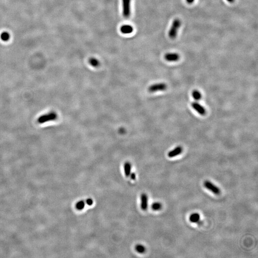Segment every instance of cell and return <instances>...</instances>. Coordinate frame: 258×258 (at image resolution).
I'll list each match as a JSON object with an SVG mask.
<instances>
[{
  "instance_id": "10",
  "label": "cell",
  "mask_w": 258,
  "mask_h": 258,
  "mask_svg": "<svg viewBox=\"0 0 258 258\" xmlns=\"http://www.w3.org/2000/svg\"><path fill=\"white\" fill-rule=\"evenodd\" d=\"M120 31L124 34H130L134 31V28L129 24H124L120 28Z\"/></svg>"
},
{
  "instance_id": "9",
  "label": "cell",
  "mask_w": 258,
  "mask_h": 258,
  "mask_svg": "<svg viewBox=\"0 0 258 258\" xmlns=\"http://www.w3.org/2000/svg\"><path fill=\"white\" fill-rule=\"evenodd\" d=\"M182 151H183V148L181 146H179L176 147L175 148L168 153V157L169 158H173L176 157L177 155L181 154L182 153Z\"/></svg>"
},
{
  "instance_id": "4",
  "label": "cell",
  "mask_w": 258,
  "mask_h": 258,
  "mask_svg": "<svg viewBox=\"0 0 258 258\" xmlns=\"http://www.w3.org/2000/svg\"><path fill=\"white\" fill-rule=\"evenodd\" d=\"M131 2V0H123V14L126 18L130 17Z\"/></svg>"
},
{
  "instance_id": "19",
  "label": "cell",
  "mask_w": 258,
  "mask_h": 258,
  "mask_svg": "<svg viewBox=\"0 0 258 258\" xmlns=\"http://www.w3.org/2000/svg\"><path fill=\"white\" fill-rule=\"evenodd\" d=\"M85 203L87 205H88V206H92L94 202L92 198H89L86 200Z\"/></svg>"
},
{
  "instance_id": "12",
  "label": "cell",
  "mask_w": 258,
  "mask_h": 258,
  "mask_svg": "<svg viewBox=\"0 0 258 258\" xmlns=\"http://www.w3.org/2000/svg\"><path fill=\"white\" fill-rule=\"evenodd\" d=\"M200 215L197 213H193L189 217V221L192 223H197L200 220Z\"/></svg>"
},
{
  "instance_id": "13",
  "label": "cell",
  "mask_w": 258,
  "mask_h": 258,
  "mask_svg": "<svg viewBox=\"0 0 258 258\" xmlns=\"http://www.w3.org/2000/svg\"><path fill=\"white\" fill-rule=\"evenodd\" d=\"M89 62L91 66L95 68H97L99 67L100 65V62L99 60L97 58L94 57H91L89 60Z\"/></svg>"
},
{
  "instance_id": "21",
  "label": "cell",
  "mask_w": 258,
  "mask_h": 258,
  "mask_svg": "<svg viewBox=\"0 0 258 258\" xmlns=\"http://www.w3.org/2000/svg\"><path fill=\"white\" fill-rule=\"evenodd\" d=\"M194 1H195V0H186V2H187L188 3H189V4H191V3H192L193 2H194Z\"/></svg>"
},
{
  "instance_id": "20",
  "label": "cell",
  "mask_w": 258,
  "mask_h": 258,
  "mask_svg": "<svg viewBox=\"0 0 258 258\" xmlns=\"http://www.w3.org/2000/svg\"><path fill=\"white\" fill-rule=\"evenodd\" d=\"M130 176L131 179L135 180L136 179V174L135 173H131L130 175Z\"/></svg>"
},
{
  "instance_id": "6",
  "label": "cell",
  "mask_w": 258,
  "mask_h": 258,
  "mask_svg": "<svg viewBox=\"0 0 258 258\" xmlns=\"http://www.w3.org/2000/svg\"><path fill=\"white\" fill-rule=\"evenodd\" d=\"M193 108L197 111L200 115H205L206 114V109L201 105L197 102H194L191 104Z\"/></svg>"
},
{
  "instance_id": "15",
  "label": "cell",
  "mask_w": 258,
  "mask_h": 258,
  "mask_svg": "<svg viewBox=\"0 0 258 258\" xmlns=\"http://www.w3.org/2000/svg\"><path fill=\"white\" fill-rule=\"evenodd\" d=\"M86 203L83 200H80L76 204L75 208L77 210H82L85 207Z\"/></svg>"
},
{
  "instance_id": "22",
  "label": "cell",
  "mask_w": 258,
  "mask_h": 258,
  "mask_svg": "<svg viewBox=\"0 0 258 258\" xmlns=\"http://www.w3.org/2000/svg\"><path fill=\"white\" fill-rule=\"evenodd\" d=\"M227 1L230 2H233L234 1V0H227Z\"/></svg>"
},
{
  "instance_id": "17",
  "label": "cell",
  "mask_w": 258,
  "mask_h": 258,
  "mask_svg": "<svg viewBox=\"0 0 258 258\" xmlns=\"http://www.w3.org/2000/svg\"><path fill=\"white\" fill-rule=\"evenodd\" d=\"M162 205L160 202H154L152 204L151 208L154 211H158L162 208Z\"/></svg>"
},
{
  "instance_id": "8",
  "label": "cell",
  "mask_w": 258,
  "mask_h": 258,
  "mask_svg": "<svg viewBox=\"0 0 258 258\" xmlns=\"http://www.w3.org/2000/svg\"><path fill=\"white\" fill-rule=\"evenodd\" d=\"M179 58V55L175 53H168L164 55V58L168 61H177Z\"/></svg>"
},
{
  "instance_id": "11",
  "label": "cell",
  "mask_w": 258,
  "mask_h": 258,
  "mask_svg": "<svg viewBox=\"0 0 258 258\" xmlns=\"http://www.w3.org/2000/svg\"><path fill=\"white\" fill-rule=\"evenodd\" d=\"M131 164L130 162H125L124 164V171L125 175L126 177H129L131 174Z\"/></svg>"
},
{
  "instance_id": "18",
  "label": "cell",
  "mask_w": 258,
  "mask_h": 258,
  "mask_svg": "<svg viewBox=\"0 0 258 258\" xmlns=\"http://www.w3.org/2000/svg\"><path fill=\"white\" fill-rule=\"evenodd\" d=\"M10 38V34L8 32H4L1 35V39L3 41H7Z\"/></svg>"
},
{
  "instance_id": "14",
  "label": "cell",
  "mask_w": 258,
  "mask_h": 258,
  "mask_svg": "<svg viewBox=\"0 0 258 258\" xmlns=\"http://www.w3.org/2000/svg\"><path fill=\"white\" fill-rule=\"evenodd\" d=\"M136 251L139 253H144L146 252V248L145 246L142 244H137L135 247Z\"/></svg>"
},
{
  "instance_id": "3",
  "label": "cell",
  "mask_w": 258,
  "mask_h": 258,
  "mask_svg": "<svg viewBox=\"0 0 258 258\" xmlns=\"http://www.w3.org/2000/svg\"><path fill=\"white\" fill-rule=\"evenodd\" d=\"M204 186L205 188L215 195H219L220 194V190L219 188L209 181H205L204 182Z\"/></svg>"
},
{
  "instance_id": "1",
  "label": "cell",
  "mask_w": 258,
  "mask_h": 258,
  "mask_svg": "<svg viewBox=\"0 0 258 258\" xmlns=\"http://www.w3.org/2000/svg\"><path fill=\"white\" fill-rule=\"evenodd\" d=\"M58 118V115L55 112H50L47 113L40 116L37 119V122L39 124H43L48 121L56 120Z\"/></svg>"
},
{
  "instance_id": "2",
  "label": "cell",
  "mask_w": 258,
  "mask_h": 258,
  "mask_svg": "<svg viewBox=\"0 0 258 258\" xmlns=\"http://www.w3.org/2000/svg\"><path fill=\"white\" fill-rule=\"evenodd\" d=\"M180 20L179 19H175L173 21L172 26L169 31L168 35L171 39H175L177 35V31L181 26Z\"/></svg>"
},
{
  "instance_id": "7",
  "label": "cell",
  "mask_w": 258,
  "mask_h": 258,
  "mask_svg": "<svg viewBox=\"0 0 258 258\" xmlns=\"http://www.w3.org/2000/svg\"><path fill=\"white\" fill-rule=\"evenodd\" d=\"M148 207V197L146 194L143 193L141 196V208L143 211H146Z\"/></svg>"
},
{
  "instance_id": "16",
  "label": "cell",
  "mask_w": 258,
  "mask_h": 258,
  "mask_svg": "<svg viewBox=\"0 0 258 258\" xmlns=\"http://www.w3.org/2000/svg\"><path fill=\"white\" fill-rule=\"evenodd\" d=\"M192 95L193 98L196 101H199L202 97L201 94L197 90H194L193 91Z\"/></svg>"
},
{
  "instance_id": "5",
  "label": "cell",
  "mask_w": 258,
  "mask_h": 258,
  "mask_svg": "<svg viewBox=\"0 0 258 258\" xmlns=\"http://www.w3.org/2000/svg\"><path fill=\"white\" fill-rule=\"evenodd\" d=\"M167 89V85L165 83H161L155 84L150 86L148 90L150 92H157L158 91H164Z\"/></svg>"
}]
</instances>
